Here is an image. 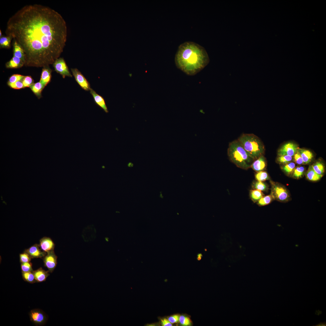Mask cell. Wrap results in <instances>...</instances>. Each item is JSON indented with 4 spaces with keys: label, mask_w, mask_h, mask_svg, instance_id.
Wrapping results in <instances>:
<instances>
[{
    "label": "cell",
    "mask_w": 326,
    "mask_h": 326,
    "mask_svg": "<svg viewBox=\"0 0 326 326\" xmlns=\"http://www.w3.org/2000/svg\"><path fill=\"white\" fill-rule=\"evenodd\" d=\"M12 45L13 56L21 59L25 63V53L22 47L14 40H13Z\"/></svg>",
    "instance_id": "obj_17"
},
{
    "label": "cell",
    "mask_w": 326,
    "mask_h": 326,
    "mask_svg": "<svg viewBox=\"0 0 326 326\" xmlns=\"http://www.w3.org/2000/svg\"><path fill=\"white\" fill-rule=\"evenodd\" d=\"M90 91L95 103L103 109L106 113H108V111L104 98L98 94L91 88Z\"/></svg>",
    "instance_id": "obj_15"
},
{
    "label": "cell",
    "mask_w": 326,
    "mask_h": 326,
    "mask_svg": "<svg viewBox=\"0 0 326 326\" xmlns=\"http://www.w3.org/2000/svg\"><path fill=\"white\" fill-rule=\"evenodd\" d=\"M305 169L304 167L300 166L294 169L293 176L294 177L298 179L303 175Z\"/></svg>",
    "instance_id": "obj_31"
},
{
    "label": "cell",
    "mask_w": 326,
    "mask_h": 326,
    "mask_svg": "<svg viewBox=\"0 0 326 326\" xmlns=\"http://www.w3.org/2000/svg\"><path fill=\"white\" fill-rule=\"evenodd\" d=\"M312 166L313 170L317 174L323 175L324 172V168L321 163L317 162Z\"/></svg>",
    "instance_id": "obj_28"
},
{
    "label": "cell",
    "mask_w": 326,
    "mask_h": 326,
    "mask_svg": "<svg viewBox=\"0 0 326 326\" xmlns=\"http://www.w3.org/2000/svg\"><path fill=\"white\" fill-rule=\"evenodd\" d=\"M227 154L232 162L237 167L244 170L251 168L254 160L245 150L238 139L229 143Z\"/></svg>",
    "instance_id": "obj_3"
},
{
    "label": "cell",
    "mask_w": 326,
    "mask_h": 326,
    "mask_svg": "<svg viewBox=\"0 0 326 326\" xmlns=\"http://www.w3.org/2000/svg\"><path fill=\"white\" fill-rule=\"evenodd\" d=\"M22 275L24 280L28 283H33L36 282L33 271L22 272Z\"/></svg>",
    "instance_id": "obj_25"
},
{
    "label": "cell",
    "mask_w": 326,
    "mask_h": 326,
    "mask_svg": "<svg viewBox=\"0 0 326 326\" xmlns=\"http://www.w3.org/2000/svg\"><path fill=\"white\" fill-rule=\"evenodd\" d=\"M255 176L256 180L258 181H263L269 179L267 173L265 171H261L257 172Z\"/></svg>",
    "instance_id": "obj_26"
},
{
    "label": "cell",
    "mask_w": 326,
    "mask_h": 326,
    "mask_svg": "<svg viewBox=\"0 0 326 326\" xmlns=\"http://www.w3.org/2000/svg\"><path fill=\"white\" fill-rule=\"evenodd\" d=\"M298 149L299 148L296 144L292 142L287 143L279 149L278 155L279 156L288 155L292 157L294 156Z\"/></svg>",
    "instance_id": "obj_10"
},
{
    "label": "cell",
    "mask_w": 326,
    "mask_h": 326,
    "mask_svg": "<svg viewBox=\"0 0 326 326\" xmlns=\"http://www.w3.org/2000/svg\"><path fill=\"white\" fill-rule=\"evenodd\" d=\"M322 176V175L317 174L313 170L312 165L309 166L306 174L307 178L309 180L312 181H316L319 180L321 178Z\"/></svg>",
    "instance_id": "obj_21"
},
{
    "label": "cell",
    "mask_w": 326,
    "mask_h": 326,
    "mask_svg": "<svg viewBox=\"0 0 326 326\" xmlns=\"http://www.w3.org/2000/svg\"><path fill=\"white\" fill-rule=\"evenodd\" d=\"M293 156L294 160L296 164L299 165L304 164L302 158L300 154L298 151Z\"/></svg>",
    "instance_id": "obj_38"
},
{
    "label": "cell",
    "mask_w": 326,
    "mask_h": 326,
    "mask_svg": "<svg viewBox=\"0 0 326 326\" xmlns=\"http://www.w3.org/2000/svg\"><path fill=\"white\" fill-rule=\"evenodd\" d=\"M22 80L14 83L8 84L7 85L10 88L13 89H20L24 88Z\"/></svg>",
    "instance_id": "obj_35"
},
{
    "label": "cell",
    "mask_w": 326,
    "mask_h": 326,
    "mask_svg": "<svg viewBox=\"0 0 326 326\" xmlns=\"http://www.w3.org/2000/svg\"><path fill=\"white\" fill-rule=\"evenodd\" d=\"M24 76L18 74H14L11 75L9 78L7 83H14L23 79Z\"/></svg>",
    "instance_id": "obj_30"
},
{
    "label": "cell",
    "mask_w": 326,
    "mask_h": 326,
    "mask_svg": "<svg viewBox=\"0 0 326 326\" xmlns=\"http://www.w3.org/2000/svg\"><path fill=\"white\" fill-rule=\"evenodd\" d=\"M53 65L55 71L60 74L63 78H65L66 77H72L65 60L63 58L59 57L57 59Z\"/></svg>",
    "instance_id": "obj_6"
},
{
    "label": "cell",
    "mask_w": 326,
    "mask_h": 326,
    "mask_svg": "<svg viewBox=\"0 0 326 326\" xmlns=\"http://www.w3.org/2000/svg\"><path fill=\"white\" fill-rule=\"evenodd\" d=\"M71 71L76 81L80 87L86 91H90L91 88L90 83L82 73L77 68L71 69Z\"/></svg>",
    "instance_id": "obj_8"
},
{
    "label": "cell",
    "mask_w": 326,
    "mask_h": 326,
    "mask_svg": "<svg viewBox=\"0 0 326 326\" xmlns=\"http://www.w3.org/2000/svg\"><path fill=\"white\" fill-rule=\"evenodd\" d=\"M49 271H45L41 268L33 271L36 281L38 282L45 281L49 275Z\"/></svg>",
    "instance_id": "obj_18"
},
{
    "label": "cell",
    "mask_w": 326,
    "mask_h": 326,
    "mask_svg": "<svg viewBox=\"0 0 326 326\" xmlns=\"http://www.w3.org/2000/svg\"><path fill=\"white\" fill-rule=\"evenodd\" d=\"M5 33L23 49L24 66L43 67L53 64L63 51L66 24L62 16L46 6H24L8 19Z\"/></svg>",
    "instance_id": "obj_1"
},
{
    "label": "cell",
    "mask_w": 326,
    "mask_h": 326,
    "mask_svg": "<svg viewBox=\"0 0 326 326\" xmlns=\"http://www.w3.org/2000/svg\"><path fill=\"white\" fill-rule=\"evenodd\" d=\"M24 65V62L22 59L14 56L5 64L6 68L11 69L20 68Z\"/></svg>",
    "instance_id": "obj_16"
},
{
    "label": "cell",
    "mask_w": 326,
    "mask_h": 326,
    "mask_svg": "<svg viewBox=\"0 0 326 326\" xmlns=\"http://www.w3.org/2000/svg\"><path fill=\"white\" fill-rule=\"evenodd\" d=\"M2 36H3L2 35V31L0 30V37H1Z\"/></svg>",
    "instance_id": "obj_41"
},
{
    "label": "cell",
    "mask_w": 326,
    "mask_h": 326,
    "mask_svg": "<svg viewBox=\"0 0 326 326\" xmlns=\"http://www.w3.org/2000/svg\"><path fill=\"white\" fill-rule=\"evenodd\" d=\"M39 246L42 251L47 253L54 251L55 245L50 238L44 237L40 239Z\"/></svg>",
    "instance_id": "obj_12"
},
{
    "label": "cell",
    "mask_w": 326,
    "mask_h": 326,
    "mask_svg": "<svg viewBox=\"0 0 326 326\" xmlns=\"http://www.w3.org/2000/svg\"><path fill=\"white\" fill-rule=\"evenodd\" d=\"M179 315H175L169 317L168 319L172 324L177 323L179 321Z\"/></svg>",
    "instance_id": "obj_39"
},
{
    "label": "cell",
    "mask_w": 326,
    "mask_h": 326,
    "mask_svg": "<svg viewBox=\"0 0 326 326\" xmlns=\"http://www.w3.org/2000/svg\"><path fill=\"white\" fill-rule=\"evenodd\" d=\"M161 324L163 326H172V324L171 323L168 319L166 318H163L161 320Z\"/></svg>",
    "instance_id": "obj_40"
},
{
    "label": "cell",
    "mask_w": 326,
    "mask_h": 326,
    "mask_svg": "<svg viewBox=\"0 0 326 326\" xmlns=\"http://www.w3.org/2000/svg\"><path fill=\"white\" fill-rule=\"evenodd\" d=\"M22 81L24 88H29L34 83V81L33 78L30 76H24Z\"/></svg>",
    "instance_id": "obj_29"
},
{
    "label": "cell",
    "mask_w": 326,
    "mask_h": 326,
    "mask_svg": "<svg viewBox=\"0 0 326 326\" xmlns=\"http://www.w3.org/2000/svg\"><path fill=\"white\" fill-rule=\"evenodd\" d=\"M292 159V157L288 155L279 156L277 158L279 162L283 164L287 163L291 161Z\"/></svg>",
    "instance_id": "obj_37"
},
{
    "label": "cell",
    "mask_w": 326,
    "mask_h": 326,
    "mask_svg": "<svg viewBox=\"0 0 326 326\" xmlns=\"http://www.w3.org/2000/svg\"><path fill=\"white\" fill-rule=\"evenodd\" d=\"M29 315L30 321L35 325H42L45 324L47 320L46 315L41 310L34 309L31 310Z\"/></svg>",
    "instance_id": "obj_7"
},
{
    "label": "cell",
    "mask_w": 326,
    "mask_h": 326,
    "mask_svg": "<svg viewBox=\"0 0 326 326\" xmlns=\"http://www.w3.org/2000/svg\"><path fill=\"white\" fill-rule=\"evenodd\" d=\"M12 38L9 36H2L0 37V48L9 49L11 47V43Z\"/></svg>",
    "instance_id": "obj_22"
},
{
    "label": "cell",
    "mask_w": 326,
    "mask_h": 326,
    "mask_svg": "<svg viewBox=\"0 0 326 326\" xmlns=\"http://www.w3.org/2000/svg\"><path fill=\"white\" fill-rule=\"evenodd\" d=\"M21 268L22 272H33V271L32 268V264L30 262L21 263Z\"/></svg>",
    "instance_id": "obj_34"
},
{
    "label": "cell",
    "mask_w": 326,
    "mask_h": 326,
    "mask_svg": "<svg viewBox=\"0 0 326 326\" xmlns=\"http://www.w3.org/2000/svg\"><path fill=\"white\" fill-rule=\"evenodd\" d=\"M29 88L38 98L42 97V92L45 87L40 82L34 83Z\"/></svg>",
    "instance_id": "obj_20"
},
{
    "label": "cell",
    "mask_w": 326,
    "mask_h": 326,
    "mask_svg": "<svg viewBox=\"0 0 326 326\" xmlns=\"http://www.w3.org/2000/svg\"><path fill=\"white\" fill-rule=\"evenodd\" d=\"M39 245L35 244L25 250L32 258H43L46 254V252L42 251Z\"/></svg>",
    "instance_id": "obj_11"
},
{
    "label": "cell",
    "mask_w": 326,
    "mask_h": 326,
    "mask_svg": "<svg viewBox=\"0 0 326 326\" xmlns=\"http://www.w3.org/2000/svg\"><path fill=\"white\" fill-rule=\"evenodd\" d=\"M209 59L205 49L192 41H187L178 46L175 57L176 67L186 74L194 75L209 63Z\"/></svg>",
    "instance_id": "obj_2"
},
{
    "label": "cell",
    "mask_w": 326,
    "mask_h": 326,
    "mask_svg": "<svg viewBox=\"0 0 326 326\" xmlns=\"http://www.w3.org/2000/svg\"><path fill=\"white\" fill-rule=\"evenodd\" d=\"M19 257L20 261L21 263L30 262L32 258L31 256L25 251L20 254Z\"/></svg>",
    "instance_id": "obj_33"
},
{
    "label": "cell",
    "mask_w": 326,
    "mask_h": 326,
    "mask_svg": "<svg viewBox=\"0 0 326 326\" xmlns=\"http://www.w3.org/2000/svg\"><path fill=\"white\" fill-rule=\"evenodd\" d=\"M271 195L273 198L278 200L284 201L289 197L288 193L283 186L271 182Z\"/></svg>",
    "instance_id": "obj_5"
},
{
    "label": "cell",
    "mask_w": 326,
    "mask_h": 326,
    "mask_svg": "<svg viewBox=\"0 0 326 326\" xmlns=\"http://www.w3.org/2000/svg\"><path fill=\"white\" fill-rule=\"evenodd\" d=\"M251 187L254 189H256L261 191H266L268 189V186L263 181H255L252 184Z\"/></svg>",
    "instance_id": "obj_24"
},
{
    "label": "cell",
    "mask_w": 326,
    "mask_h": 326,
    "mask_svg": "<svg viewBox=\"0 0 326 326\" xmlns=\"http://www.w3.org/2000/svg\"><path fill=\"white\" fill-rule=\"evenodd\" d=\"M266 162L264 157L262 155L254 160L252 163L251 168L257 172L263 171L265 169Z\"/></svg>",
    "instance_id": "obj_14"
},
{
    "label": "cell",
    "mask_w": 326,
    "mask_h": 326,
    "mask_svg": "<svg viewBox=\"0 0 326 326\" xmlns=\"http://www.w3.org/2000/svg\"><path fill=\"white\" fill-rule=\"evenodd\" d=\"M250 196L252 201L255 203L263 197V194L260 190L253 189L250 191Z\"/></svg>",
    "instance_id": "obj_23"
},
{
    "label": "cell",
    "mask_w": 326,
    "mask_h": 326,
    "mask_svg": "<svg viewBox=\"0 0 326 326\" xmlns=\"http://www.w3.org/2000/svg\"><path fill=\"white\" fill-rule=\"evenodd\" d=\"M248 154L254 160L262 155L264 145L259 139L252 133H244L237 139Z\"/></svg>",
    "instance_id": "obj_4"
},
{
    "label": "cell",
    "mask_w": 326,
    "mask_h": 326,
    "mask_svg": "<svg viewBox=\"0 0 326 326\" xmlns=\"http://www.w3.org/2000/svg\"><path fill=\"white\" fill-rule=\"evenodd\" d=\"M52 70L49 66L43 67L40 82L45 87L50 82Z\"/></svg>",
    "instance_id": "obj_13"
},
{
    "label": "cell",
    "mask_w": 326,
    "mask_h": 326,
    "mask_svg": "<svg viewBox=\"0 0 326 326\" xmlns=\"http://www.w3.org/2000/svg\"><path fill=\"white\" fill-rule=\"evenodd\" d=\"M179 322L181 324L184 326H190L191 323L189 318L182 315L180 316Z\"/></svg>",
    "instance_id": "obj_36"
},
{
    "label": "cell",
    "mask_w": 326,
    "mask_h": 326,
    "mask_svg": "<svg viewBox=\"0 0 326 326\" xmlns=\"http://www.w3.org/2000/svg\"><path fill=\"white\" fill-rule=\"evenodd\" d=\"M298 151L302 158L304 164H307L311 162L313 156L310 151L306 149H299Z\"/></svg>",
    "instance_id": "obj_19"
},
{
    "label": "cell",
    "mask_w": 326,
    "mask_h": 326,
    "mask_svg": "<svg viewBox=\"0 0 326 326\" xmlns=\"http://www.w3.org/2000/svg\"><path fill=\"white\" fill-rule=\"evenodd\" d=\"M295 165L294 163L290 162L284 165L282 167L283 171L286 174H289L294 170Z\"/></svg>",
    "instance_id": "obj_32"
},
{
    "label": "cell",
    "mask_w": 326,
    "mask_h": 326,
    "mask_svg": "<svg viewBox=\"0 0 326 326\" xmlns=\"http://www.w3.org/2000/svg\"><path fill=\"white\" fill-rule=\"evenodd\" d=\"M57 256L54 251L47 253L46 255L43 258L44 266L50 273H52L57 264Z\"/></svg>",
    "instance_id": "obj_9"
},
{
    "label": "cell",
    "mask_w": 326,
    "mask_h": 326,
    "mask_svg": "<svg viewBox=\"0 0 326 326\" xmlns=\"http://www.w3.org/2000/svg\"><path fill=\"white\" fill-rule=\"evenodd\" d=\"M273 198L271 195L263 197L257 202V204L260 206L268 205L271 202Z\"/></svg>",
    "instance_id": "obj_27"
}]
</instances>
